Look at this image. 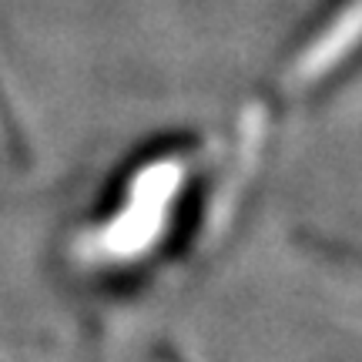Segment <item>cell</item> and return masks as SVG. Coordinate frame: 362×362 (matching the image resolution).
<instances>
[]
</instances>
